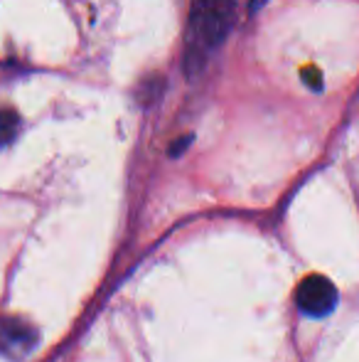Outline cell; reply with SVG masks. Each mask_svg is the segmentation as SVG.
Returning <instances> with one entry per match:
<instances>
[{
    "instance_id": "obj_2",
    "label": "cell",
    "mask_w": 359,
    "mask_h": 362,
    "mask_svg": "<svg viewBox=\"0 0 359 362\" xmlns=\"http://www.w3.org/2000/svg\"><path fill=\"white\" fill-rule=\"evenodd\" d=\"M296 303L305 315L325 318L337 305V288L332 286L330 279L312 274V276L303 279L300 286L296 288Z\"/></svg>"
},
{
    "instance_id": "obj_1",
    "label": "cell",
    "mask_w": 359,
    "mask_h": 362,
    "mask_svg": "<svg viewBox=\"0 0 359 362\" xmlns=\"http://www.w3.org/2000/svg\"><path fill=\"white\" fill-rule=\"evenodd\" d=\"M236 0H192L187 18L182 67L190 79L202 74L234 25Z\"/></svg>"
},
{
    "instance_id": "obj_4",
    "label": "cell",
    "mask_w": 359,
    "mask_h": 362,
    "mask_svg": "<svg viewBox=\"0 0 359 362\" xmlns=\"http://www.w3.org/2000/svg\"><path fill=\"white\" fill-rule=\"evenodd\" d=\"M300 74H303V79H305V84L310 86V89H315V91L322 89V74H320V69H317V67H305Z\"/></svg>"
},
{
    "instance_id": "obj_5",
    "label": "cell",
    "mask_w": 359,
    "mask_h": 362,
    "mask_svg": "<svg viewBox=\"0 0 359 362\" xmlns=\"http://www.w3.org/2000/svg\"><path fill=\"white\" fill-rule=\"evenodd\" d=\"M190 141H192V136H182L180 141H175L173 148H170V156H180V153L185 151L187 146H190Z\"/></svg>"
},
{
    "instance_id": "obj_3",
    "label": "cell",
    "mask_w": 359,
    "mask_h": 362,
    "mask_svg": "<svg viewBox=\"0 0 359 362\" xmlns=\"http://www.w3.org/2000/svg\"><path fill=\"white\" fill-rule=\"evenodd\" d=\"M0 124H3V141L8 144V141H13V134H15V129H18V116H15L10 109H5Z\"/></svg>"
},
{
    "instance_id": "obj_6",
    "label": "cell",
    "mask_w": 359,
    "mask_h": 362,
    "mask_svg": "<svg viewBox=\"0 0 359 362\" xmlns=\"http://www.w3.org/2000/svg\"><path fill=\"white\" fill-rule=\"evenodd\" d=\"M264 3H266V0H251V13H254V10H259Z\"/></svg>"
}]
</instances>
